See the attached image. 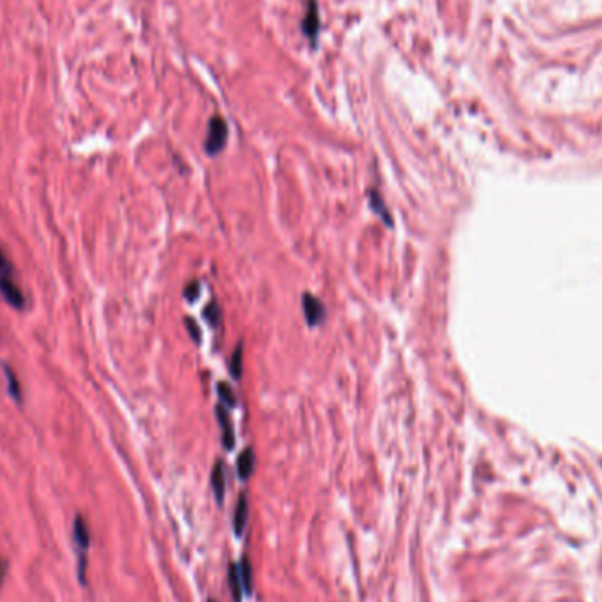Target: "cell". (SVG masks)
<instances>
[{"instance_id": "1", "label": "cell", "mask_w": 602, "mask_h": 602, "mask_svg": "<svg viewBox=\"0 0 602 602\" xmlns=\"http://www.w3.org/2000/svg\"><path fill=\"white\" fill-rule=\"evenodd\" d=\"M0 294L17 310H23L27 305V299L14 279V266L2 248H0Z\"/></svg>"}, {"instance_id": "2", "label": "cell", "mask_w": 602, "mask_h": 602, "mask_svg": "<svg viewBox=\"0 0 602 602\" xmlns=\"http://www.w3.org/2000/svg\"><path fill=\"white\" fill-rule=\"evenodd\" d=\"M72 539H74V546H76L78 555V576L80 581L87 583V553L90 548V528L83 516H76L74 525H72Z\"/></svg>"}, {"instance_id": "3", "label": "cell", "mask_w": 602, "mask_h": 602, "mask_svg": "<svg viewBox=\"0 0 602 602\" xmlns=\"http://www.w3.org/2000/svg\"><path fill=\"white\" fill-rule=\"evenodd\" d=\"M229 136V127L222 116H213L208 124L206 140H204V150L208 155H217V153L226 147Z\"/></svg>"}, {"instance_id": "4", "label": "cell", "mask_w": 602, "mask_h": 602, "mask_svg": "<svg viewBox=\"0 0 602 602\" xmlns=\"http://www.w3.org/2000/svg\"><path fill=\"white\" fill-rule=\"evenodd\" d=\"M303 314L310 326H319L326 319V307L321 303L319 298L312 294L303 296Z\"/></svg>"}, {"instance_id": "5", "label": "cell", "mask_w": 602, "mask_h": 602, "mask_svg": "<svg viewBox=\"0 0 602 602\" xmlns=\"http://www.w3.org/2000/svg\"><path fill=\"white\" fill-rule=\"evenodd\" d=\"M215 412H217V421H219L220 431H222L224 447L228 451H231L233 447H235V431H233L231 416L228 414V407H224L222 403L215 409Z\"/></svg>"}, {"instance_id": "6", "label": "cell", "mask_w": 602, "mask_h": 602, "mask_svg": "<svg viewBox=\"0 0 602 602\" xmlns=\"http://www.w3.org/2000/svg\"><path fill=\"white\" fill-rule=\"evenodd\" d=\"M247 518H248V500L247 495L241 493L236 504L235 516H233V530H235L236 537H241L244 534L245 526H247Z\"/></svg>"}, {"instance_id": "7", "label": "cell", "mask_w": 602, "mask_h": 602, "mask_svg": "<svg viewBox=\"0 0 602 602\" xmlns=\"http://www.w3.org/2000/svg\"><path fill=\"white\" fill-rule=\"evenodd\" d=\"M212 488L215 500L219 504L224 502V493H226V466L224 462L217 460L212 471Z\"/></svg>"}, {"instance_id": "8", "label": "cell", "mask_w": 602, "mask_h": 602, "mask_svg": "<svg viewBox=\"0 0 602 602\" xmlns=\"http://www.w3.org/2000/svg\"><path fill=\"white\" fill-rule=\"evenodd\" d=\"M368 197H370L372 212L379 217V219L383 220L384 224H387V226H393V219H391V213H389V210L386 208V203H384L383 195L375 191V189H372V191L368 192Z\"/></svg>"}, {"instance_id": "9", "label": "cell", "mask_w": 602, "mask_h": 602, "mask_svg": "<svg viewBox=\"0 0 602 602\" xmlns=\"http://www.w3.org/2000/svg\"><path fill=\"white\" fill-rule=\"evenodd\" d=\"M0 367H2V370H4L6 380H8V393H9V396H11L12 400H14V403L21 405V403H23V393H21L20 380H18L17 374H14V370H12V368L9 367V365L2 363V365H0Z\"/></svg>"}, {"instance_id": "10", "label": "cell", "mask_w": 602, "mask_h": 602, "mask_svg": "<svg viewBox=\"0 0 602 602\" xmlns=\"http://www.w3.org/2000/svg\"><path fill=\"white\" fill-rule=\"evenodd\" d=\"M236 469H238V475L239 479H248L252 475V472H254L255 469V455H254V449L252 447H247V449L241 453V455L238 456V462H236Z\"/></svg>"}, {"instance_id": "11", "label": "cell", "mask_w": 602, "mask_h": 602, "mask_svg": "<svg viewBox=\"0 0 602 602\" xmlns=\"http://www.w3.org/2000/svg\"><path fill=\"white\" fill-rule=\"evenodd\" d=\"M228 576H229V586H231L233 597H235L236 602H241V597H244L245 594H244V586H241V579H239L238 566L231 563L228 570Z\"/></svg>"}, {"instance_id": "12", "label": "cell", "mask_w": 602, "mask_h": 602, "mask_svg": "<svg viewBox=\"0 0 602 602\" xmlns=\"http://www.w3.org/2000/svg\"><path fill=\"white\" fill-rule=\"evenodd\" d=\"M238 572H239V579H241V586H244V594L250 595V592H252V567H250V562H248L247 557H244V559H241V562H239Z\"/></svg>"}, {"instance_id": "13", "label": "cell", "mask_w": 602, "mask_h": 602, "mask_svg": "<svg viewBox=\"0 0 602 602\" xmlns=\"http://www.w3.org/2000/svg\"><path fill=\"white\" fill-rule=\"evenodd\" d=\"M217 395H219L220 403H222L224 407H235L236 405L235 391H233V387L228 383H220L217 386Z\"/></svg>"}, {"instance_id": "14", "label": "cell", "mask_w": 602, "mask_h": 602, "mask_svg": "<svg viewBox=\"0 0 602 602\" xmlns=\"http://www.w3.org/2000/svg\"><path fill=\"white\" fill-rule=\"evenodd\" d=\"M241 372H244V345H238L231 358V374L235 379H239Z\"/></svg>"}, {"instance_id": "15", "label": "cell", "mask_w": 602, "mask_h": 602, "mask_svg": "<svg viewBox=\"0 0 602 602\" xmlns=\"http://www.w3.org/2000/svg\"><path fill=\"white\" fill-rule=\"evenodd\" d=\"M203 315H204V319H206L208 323L212 324L213 327L219 326V323H220V307L215 303V301H212V303L204 307Z\"/></svg>"}, {"instance_id": "16", "label": "cell", "mask_w": 602, "mask_h": 602, "mask_svg": "<svg viewBox=\"0 0 602 602\" xmlns=\"http://www.w3.org/2000/svg\"><path fill=\"white\" fill-rule=\"evenodd\" d=\"M200 282H191L187 283V288H185V298L189 299V301H195V299L200 298Z\"/></svg>"}, {"instance_id": "17", "label": "cell", "mask_w": 602, "mask_h": 602, "mask_svg": "<svg viewBox=\"0 0 602 602\" xmlns=\"http://www.w3.org/2000/svg\"><path fill=\"white\" fill-rule=\"evenodd\" d=\"M185 324H187V327H189V333H191L192 340H194V342H200V338H201V333H200V326H197V324H195V321H192V319H187V321H185Z\"/></svg>"}, {"instance_id": "18", "label": "cell", "mask_w": 602, "mask_h": 602, "mask_svg": "<svg viewBox=\"0 0 602 602\" xmlns=\"http://www.w3.org/2000/svg\"><path fill=\"white\" fill-rule=\"evenodd\" d=\"M6 562H2V560H0V585H2V581H4V576H6Z\"/></svg>"}, {"instance_id": "19", "label": "cell", "mask_w": 602, "mask_h": 602, "mask_svg": "<svg viewBox=\"0 0 602 602\" xmlns=\"http://www.w3.org/2000/svg\"><path fill=\"white\" fill-rule=\"evenodd\" d=\"M208 602H215V601H212V599H210V601H208Z\"/></svg>"}]
</instances>
